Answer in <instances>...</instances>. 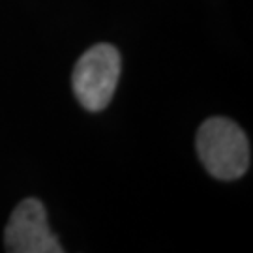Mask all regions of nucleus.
Instances as JSON below:
<instances>
[{
    "mask_svg": "<svg viewBox=\"0 0 253 253\" xmlns=\"http://www.w3.org/2000/svg\"><path fill=\"white\" fill-rule=\"evenodd\" d=\"M197 154L212 176L240 178L250 165V145L240 126L223 117L208 118L197 131Z\"/></svg>",
    "mask_w": 253,
    "mask_h": 253,
    "instance_id": "f257e3e1",
    "label": "nucleus"
},
{
    "mask_svg": "<svg viewBox=\"0 0 253 253\" xmlns=\"http://www.w3.org/2000/svg\"><path fill=\"white\" fill-rule=\"evenodd\" d=\"M120 75V54L113 45L100 43L77 60L72 84L75 98L88 111H101L113 100Z\"/></svg>",
    "mask_w": 253,
    "mask_h": 253,
    "instance_id": "f03ea898",
    "label": "nucleus"
},
{
    "mask_svg": "<svg viewBox=\"0 0 253 253\" xmlns=\"http://www.w3.org/2000/svg\"><path fill=\"white\" fill-rule=\"evenodd\" d=\"M6 250L13 253H60L62 246L47 225V214L38 199H25L9 217L4 235Z\"/></svg>",
    "mask_w": 253,
    "mask_h": 253,
    "instance_id": "7ed1b4c3",
    "label": "nucleus"
}]
</instances>
